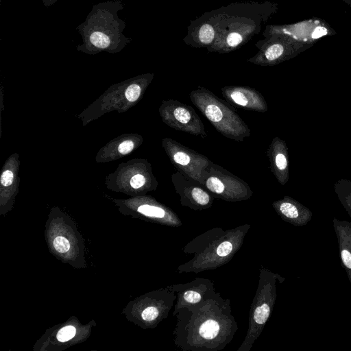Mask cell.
Instances as JSON below:
<instances>
[{
	"instance_id": "obj_22",
	"label": "cell",
	"mask_w": 351,
	"mask_h": 351,
	"mask_svg": "<svg viewBox=\"0 0 351 351\" xmlns=\"http://www.w3.org/2000/svg\"><path fill=\"white\" fill-rule=\"evenodd\" d=\"M159 311L155 306H149L145 308L142 313L141 317L143 319L147 322H151L158 317Z\"/></svg>"
},
{
	"instance_id": "obj_27",
	"label": "cell",
	"mask_w": 351,
	"mask_h": 351,
	"mask_svg": "<svg viewBox=\"0 0 351 351\" xmlns=\"http://www.w3.org/2000/svg\"><path fill=\"white\" fill-rule=\"evenodd\" d=\"M339 199L351 217V193L339 195Z\"/></svg>"
},
{
	"instance_id": "obj_24",
	"label": "cell",
	"mask_w": 351,
	"mask_h": 351,
	"mask_svg": "<svg viewBox=\"0 0 351 351\" xmlns=\"http://www.w3.org/2000/svg\"><path fill=\"white\" fill-rule=\"evenodd\" d=\"M184 300L189 304H195L200 301L201 295L199 293L195 291H187L183 294Z\"/></svg>"
},
{
	"instance_id": "obj_21",
	"label": "cell",
	"mask_w": 351,
	"mask_h": 351,
	"mask_svg": "<svg viewBox=\"0 0 351 351\" xmlns=\"http://www.w3.org/2000/svg\"><path fill=\"white\" fill-rule=\"evenodd\" d=\"M150 177L142 173H136L130 179V185L133 189H138L143 187L147 183H149Z\"/></svg>"
},
{
	"instance_id": "obj_14",
	"label": "cell",
	"mask_w": 351,
	"mask_h": 351,
	"mask_svg": "<svg viewBox=\"0 0 351 351\" xmlns=\"http://www.w3.org/2000/svg\"><path fill=\"white\" fill-rule=\"evenodd\" d=\"M137 211L147 217L169 222L171 224L179 222V219L173 212L160 204H143L137 208Z\"/></svg>"
},
{
	"instance_id": "obj_29",
	"label": "cell",
	"mask_w": 351,
	"mask_h": 351,
	"mask_svg": "<svg viewBox=\"0 0 351 351\" xmlns=\"http://www.w3.org/2000/svg\"><path fill=\"white\" fill-rule=\"evenodd\" d=\"M58 1H59V0H42L43 3L45 7H49V6L53 5Z\"/></svg>"
},
{
	"instance_id": "obj_26",
	"label": "cell",
	"mask_w": 351,
	"mask_h": 351,
	"mask_svg": "<svg viewBox=\"0 0 351 351\" xmlns=\"http://www.w3.org/2000/svg\"><path fill=\"white\" fill-rule=\"evenodd\" d=\"M13 173L10 170H5L1 176V183L3 186H8L13 182Z\"/></svg>"
},
{
	"instance_id": "obj_13",
	"label": "cell",
	"mask_w": 351,
	"mask_h": 351,
	"mask_svg": "<svg viewBox=\"0 0 351 351\" xmlns=\"http://www.w3.org/2000/svg\"><path fill=\"white\" fill-rule=\"evenodd\" d=\"M274 281L270 284L267 293H265L263 302L258 304L252 314L251 324L255 328H261L267 321L276 298V290Z\"/></svg>"
},
{
	"instance_id": "obj_15",
	"label": "cell",
	"mask_w": 351,
	"mask_h": 351,
	"mask_svg": "<svg viewBox=\"0 0 351 351\" xmlns=\"http://www.w3.org/2000/svg\"><path fill=\"white\" fill-rule=\"evenodd\" d=\"M334 229L337 237L341 265L346 270L351 285V245L339 229Z\"/></svg>"
},
{
	"instance_id": "obj_20",
	"label": "cell",
	"mask_w": 351,
	"mask_h": 351,
	"mask_svg": "<svg viewBox=\"0 0 351 351\" xmlns=\"http://www.w3.org/2000/svg\"><path fill=\"white\" fill-rule=\"evenodd\" d=\"M53 247L56 252L64 254L70 249V243L69 241L64 237L58 236L53 239Z\"/></svg>"
},
{
	"instance_id": "obj_18",
	"label": "cell",
	"mask_w": 351,
	"mask_h": 351,
	"mask_svg": "<svg viewBox=\"0 0 351 351\" xmlns=\"http://www.w3.org/2000/svg\"><path fill=\"white\" fill-rule=\"evenodd\" d=\"M142 92L141 86L138 84H130L125 90L126 99L130 101H136L140 97Z\"/></svg>"
},
{
	"instance_id": "obj_28",
	"label": "cell",
	"mask_w": 351,
	"mask_h": 351,
	"mask_svg": "<svg viewBox=\"0 0 351 351\" xmlns=\"http://www.w3.org/2000/svg\"><path fill=\"white\" fill-rule=\"evenodd\" d=\"M326 29L323 28H317L313 32V37L315 38H319L323 36L326 33Z\"/></svg>"
},
{
	"instance_id": "obj_11",
	"label": "cell",
	"mask_w": 351,
	"mask_h": 351,
	"mask_svg": "<svg viewBox=\"0 0 351 351\" xmlns=\"http://www.w3.org/2000/svg\"><path fill=\"white\" fill-rule=\"evenodd\" d=\"M272 206L283 220L295 226H305L313 216L308 208L290 197L285 196Z\"/></svg>"
},
{
	"instance_id": "obj_7",
	"label": "cell",
	"mask_w": 351,
	"mask_h": 351,
	"mask_svg": "<svg viewBox=\"0 0 351 351\" xmlns=\"http://www.w3.org/2000/svg\"><path fill=\"white\" fill-rule=\"evenodd\" d=\"M221 19L219 9L203 14L191 21L184 42L196 48H208L217 39Z\"/></svg>"
},
{
	"instance_id": "obj_16",
	"label": "cell",
	"mask_w": 351,
	"mask_h": 351,
	"mask_svg": "<svg viewBox=\"0 0 351 351\" xmlns=\"http://www.w3.org/2000/svg\"><path fill=\"white\" fill-rule=\"evenodd\" d=\"M219 330L220 326L217 321L208 319L199 326V334L203 339L210 340L218 335Z\"/></svg>"
},
{
	"instance_id": "obj_17",
	"label": "cell",
	"mask_w": 351,
	"mask_h": 351,
	"mask_svg": "<svg viewBox=\"0 0 351 351\" xmlns=\"http://www.w3.org/2000/svg\"><path fill=\"white\" fill-rule=\"evenodd\" d=\"M333 227L339 229L351 245V223L345 220L339 221L335 217Z\"/></svg>"
},
{
	"instance_id": "obj_23",
	"label": "cell",
	"mask_w": 351,
	"mask_h": 351,
	"mask_svg": "<svg viewBox=\"0 0 351 351\" xmlns=\"http://www.w3.org/2000/svg\"><path fill=\"white\" fill-rule=\"evenodd\" d=\"M233 245L230 241H224L219 245L217 248V254L221 257L229 255L232 251Z\"/></svg>"
},
{
	"instance_id": "obj_6",
	"label": "cell",
	"mask_w": 351,
	"mask_h": 351,
	"mask_svg": "<svg viewBox=\"0 0 351 351\" xmlns=\"http://www.w3.org/2000/svg\"><path fill=\"white\" fill-rule=\"evenodd\" d=\"M159 112L170 128L203 138L207 136L203 122L191 106L175 99L164 100Z\"/></svg>"
},
{
	"instance_id": "obj_2",
	"label": "cell",
	"mask_w": 351,
	"mask_h": 351,
	"mask_svg": "<svg viewBox=\"0 0 351 351\" xmlns=\"http://www.w3.org/2000/svg\"><path fill=\"white\" fill-rule=\"evenodd\" d=\"M265 5V4H264ZM263 4L234 3L219 8L221 19L215 43L206 49L209 52L226 53L240 48L258 34L263 16Z\"/></svg>"
},
{
	"instance_id": "obj_25",
	"label": "cell",
	"mask_w": 351,
	"mask_h": 351,
	"mask_svg": "<svg viewBox=\"0 0 351 351\" xmlns=\"http://www.w3.org/2000/svg\"><path fill=\"white\" fill-rule=\"evenodd\" d=\"M134 143L130 140L123 141L118 147V151L121 154H127L130 153L134 148Z\"/></svg>"
},
{
	"instance_id": "obj_10",
	"label": "cell",
	"mask_w": 351,
	"mask_h": 351,
	"mask_svg": "<svg viewBox=\"0 0 351 351\" xmlns=\"http://www.w3.org/2000/svg\"><path fill=\"white\" fill-rule=\"evenodd\" d=\"M280 34L258 40L256 47L258 51L247 62L260 66H272L283 61L289 54L288 43Z\"/></svg>"
},
{
	"instance_id": "obj_1",
	"label": "cell",
	"mask_w": 351,
	"mask_h": 351,
	"mask_svg": "<svg viewBox=\"0 0 351 351\" xmlns=\"http://www.w3.org/2000/svg\"><path fill=\"white\" fill-rule=\"evenodd\" d=\"M123 8L122 0H108L93 5L84 21L76 27L82 39L77 50L88 54L101 51L114 53L130 44L132 38L123 34L126 23L118 15Z\"/></svg>"
},
{
	"instance_id": "obj_8",
	"label": "cell",
	"mask_w": 351,
	"mask_h": 351,
	"mask_svg": "<svg viewBox=\"0 0 351 351\" xmlns=\"http://www.w3.org/2000/svg\"><path fill=\"white\" fill-rule=\"evenodd\" d=\"M171 179L183 205L199 209L211 206L213 196L199 182L178 170L171 174Z\"/></svg>"
},
{
	"instance_id": "obj_19",
	"label": "cell",
	"mask_w": 351,
	"mask_h": 351,
	"mask_svg": "<svg viewBox=\"0 0 351 351\" xmlns=\"http://www.w3.org/2000/svg\"><path fill=\"white\" fill-rule=\"evenodd\" d=\"M76 333V329L73 326H66L62 328L57 334V339L61 342L72 339Z\"/></svg>"
},
{
	"instance_id": "obj_5",
	"label": "cell",
	"mask_w": 351,
	"mask_h": 351,
	"mask_svg": "<svg viewBox=\"0 0 351 351\" xmlns=\"http://www.w3.org/2000/svg\"><path fill=\"white\" fill-rule=\"evenodd\" d=\"M162 145L177 170L201 182L203 172L212 162L207 156L171 138H164Z\"/></svg>"
},
{
	"instance_id": "obj_4",
	"label": "cell",
	"mask_w": 351,
	"mask_h": 351,
	"mask_svg": "<svg viewBox=\"0 0 351 351\" xmlns=\"http://www.w3.org/2000/svg\"><path fill=\"white\" fill-rule=\"evenodd\" d=\"M200 184L213 196L226 201L245 200L252 195L246 182L213 162L203 172Z\"/></svg>"
},
{
	"instance_id": "obj_12",
	"label": "cell",
	"mask_w": 351,
	"mask_h": 351,
	"mask_svg": "<svg viewBox=\"0 0 351 351\" xmlns=\"http://www.w3.org/2000/svg\"><path fill=\"white\" fill-rule=\"evenodd\" d=\"M270 169L278 181L284 185L288 180L289 162L285 143L278 137L273 138L267 151Z\"/></svg>"
},
{
	"instance_id": "obj_9",
	"label": "cell",
	"mask_w": 351,
	"mask_h": 351,
	"mask_svg": "<svg viewBox=\"0 0 351 351\" xmlns=\"http://www.w3.org/2000/svg\"><path fill=\"white\" fill-rule=\"evenodd\" d=\"M222 96L232 106L249 111L266 112L267 104L256 89L246 86H226L221 88Z\"/></svg>"
},
{
	"instance_id": "obj_3",
	"label": "cell",
	"mask_w": 351,
	"mask_h": 351,
	"mask_svg": "<svg viewBox=\"0 0 351 351\" xmlns=\"http://www.w3.org/2000/svg\"><path fill=\"white\" fill-rule=\"evenodd\" d=\"M189 98L215 130L225 137L242 142L250 136V128L232 105L211 90L198 86L190 93Z\"/></svg>"
}]
</instances>
